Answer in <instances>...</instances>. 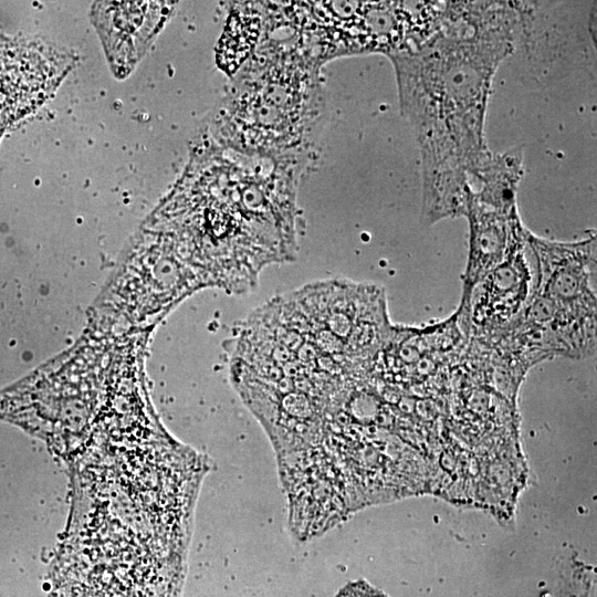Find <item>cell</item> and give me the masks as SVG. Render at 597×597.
<instances>
[{
	"label": "cell",
	"mask_w": 597,
	"mask_h": 597,
	"mask_svg": "<svg viewBox=\"0 0 597 597\" xmlns=\"http://www.w3.org/2000/svg\"><path fill=\"white\" fill-rule=\"evenodd\" d=\"M531 4L446 1L423 44L388 56L420 150L425 226L465 216L471 182L493 155L484 134L492 81L526 31Z\"/></svg>",
	"instance_id": "obj_1"
},
{
	"label": "cell",
	"mask_w": 597,
	"mask_h": 597,
	"mask_svg": "<svg viewBox=\"0 0 597 597\" xmlns=\"http://www.w3.org/2000/svg\"><path fill=\"white\" fill-rule=\"evenodd\" d=\"M318 69L300 51L254 50L221 108L223 142L243 155L298 165L325 117Z\"/></svg>",
	"instance_id": "obj_2"
},
{
	"label": "cell",
	"mask_w": 597,
	"mask_h": 597,
	"mask_svg": "<svg viewBox=\"0 0 597 597\" xmlns=\"http://www.w3.org/2000/svg\"><path fill=\"white\" fill-rule=\"evenodd\" d=\"M446 1L304 2L303 40L321 66L331 59L416 50L440 27Z\"/></svg>",
	"instance_id": "obj_3"
},
{
	"label": "cell",
	"mask_w": 597,
	"mask_h": 597,
	"mask_svg": "<svg viewBox=\"0 0 597 597\" xmlns=\"http://www.w3.org/2000/svg\"><path fill=\"white\" fill-rule=\"evenodd\" d=\"M526 242L536 270L533 296L553 306L556 335L569 352H590L596 326V237L556 242L527 231Z\"/></svg>",
	"instance_id": "obj_4"
},
{
	"label": "cell",
	"mask_w": 597,
	"mask_h": 597,
	"mask_svg": "<svg viewBox=\"0 0 597 597\" xmlns=\"http://www.w3.org/2000/svg\"><path fill=\"white\" fill-rule=\"evenodd\" d=\"M527 248L525 243L515 250L472 287L467 298L472 325L479 332L496 331L512 323L533 296L536 271Z\"/></svg>",
	"instance_id": "obj_5"
},
{
	"label": "cell",
	"mask_w": 597,
	"mask_h": 597,
	"mask_svg": "<svg viewBox=\"0 0 597 597\" xmlns=\"http://www.w3.org/2000/svg\"><path fill=\"white\" fill-rule=\"evenodd\" d=\"M172 4L159 1L96 3L95 24L115 74L123 76L133 69L169 18Z\"/></svg>",
	"instance_id": "obj_6"
},
{
	"label": "cell",
	"mask_w": 597,
	"mask_h": 597,
	"mask_svg": "<svg viewBox=\"0 0 597 597\" xmlns=\"http://www.w3.org/2000/svg\"><path fill=\"white\" fill-rule=\"evenodd\" d=\"M469 251L463 297L491 270L504 262L515 250L525 245L527 231L517 209L503 210L488 206L468 195Z\"/></svg>",
	"instance_id": "obj_7"
},
{
	"label": "cell",
	"mask_w": 597,
	"mask_h": 597,
	"mask_svg": "<svg viewBox=\"0 0 597 597\" xmlns=\"http://www.w3.org/2000/svg\"><path fill=\"white\" fill-rule=\"evenodd\" d=\"M55 63L40 50L0 42V118L13 121L30 112L57 81Z\"/></svg>",
	"instance_id": "obj_8"
},
{
	"label": "cell",
	"mask_w": 597,
	"mask_h": 597,
	"mask_svg": "<svg viewBox=\"0 0 597 597\" xmlns=\"http://www.w3.org/2000/svg\"><path fill=\"white\" fill-rule=\"evenodd\" d=\"M335 597H387L383 591L374 588L366 582L347 584Z\"/></svg>",
	"instance_id": "obj_9"
}]
</instances>
